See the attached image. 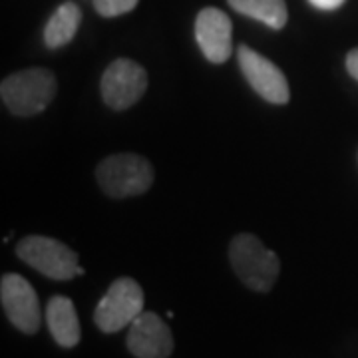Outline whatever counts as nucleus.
I'll use <instances>...</instances> for the list:
<instances>
[{
	"label": "nucleus",
	"mask_w": 358,
	"mask_h": 358,
	"mask_svg": "<svg viewBox=\"0 0 358 358\" xmlns=\"http://www.w3.org/2000/svg\"><path fill=\"white\" fill-rule=\"evenodd\" d=\"M231 267L245 287L268 293L281 273V261L267 245L251 233H239L229 245Z\"/></svg>",
	"instance_id": "obj_1"
},
{
	"label": "nucleus",
	"mask_w": 358,
	"mask_h": 358,
	"mask_svg": "<svg viewBox=\"0 0 358 358\" xmlns=\"http://www.w3.org/2000/svg\"><path fill=\"white\" fill-rule=\"evenodd\" d=\"M56 88V76L48 68H26L2 80L0 96L14 115L30 117L50 106Z\"/></svg>",
	"instance_id": "obj_2"
},
{
	"label": "nucleus",
	"mask_w": 358,
	"mask_h": 358,
	"mask_svg": "<svg viewBox=\"0 0 358 358\" xmlns=\"http://www.w3.org/2000/svg\"><path fill=\"white\" fill-rule=\"evenodd\" d=\"M96 179L110 197H134L145 193L154 183V167L138 154H115L100 162Z\"/></svg>",
	"instance_id": "obj_3"
},
{
	"label": "nucleus",
	"mask_w": 358,
	"mask_h": 358,
	"mask_svg": "<svg viewBox=\"0 0 358 358\" xmlns=\"http://www.w3.org/2000/svg\"><path fill=\"white\" fill-rule=\"evenodd\" d=\"M16 255L24 261L26 265L36 268L44 277L54 281H70L78 277V255L68 245L58 239L30 235L24 237L18 247Z\"/></svg>",
	"instance_id": "obj_4"
},
{
	"label": "nucleus",
	"mask_w": 358,
	"mask_h": 358,
	"mask_svg": "<svg viewBox=\"0 0 358 358\" xmlns=\"http://www.w3.org/2000/svg\"><path fill=\"white\" fill-rule=\"evenodd\" d=\"M143 313V291L129 277L115 279L94 310V322L102 333H117Z\"/></svg>",
	"instance_id": "obj_5"
},
{
	"label": "nucleus",
	"mask_w": 358,
	"mask_h": 358,
	"mask_svg": "<svg viewBox=\"0 0 358 358\" xmlns=\"http://www.w3.org/2000/svg\"><path fill=\"white\" fill-rule=\"evenodd\" d=\"M148 90V72L138 62L120 58L106 68L100 92L112 110H128L141 100Z\"/></svg>",
	"instance_id": "obj_6"
},
{
	"label": "nucleus",
	"mask_w": 358,
	"mask_h": 358,
	"mask_svg": "<svg viewBox=\"0 0 358 358\" xmlns=\"http://www.w3.org/2000/svg\"><path fill=\"white\" fill-rule=\"evenodd\" d=\"M0 301L8 320L24 334L38 333L40 303L34 287L24 277L8 273L0 281Z\"/></svg>",
	"instance_id": "obj_7"
},
{
	"label": "nucleus",
	"mask_w": 358,
	"mask_h": 358,
	"mask_svg": "<svg viewBox=\"0 0 358 358\" xmlns=\"http://www.w3.org/2000/svg\"><path fill=\"white\" fill-rule=\"evenodd\" d=\"M237 60H239V68H241L243 76L247 78V82L263 100L279 103V106L289 102L291 90H289V82L281 72V68H277L265 56H261L259 52L245 46V44L239 46Z\"/></svg>",
	"instance_id": "obj_8"
},
{
	"label": "nucleus",
	"mask_w": 358,
	"mask_h": 358,
	"mask_svg": "<svg viewBox=\"0 0 358 358\" xmlns=\"http://www.w3.org/2000/svg\"><path fill=\"white\" fill-rule=\"evenodd\" d=\"M126 345L136 358H167L173 352V336L159 315L143 310L129 324Z\"/></svg>",
	"instance_id": "obj_9"
},
{
	"label": "nucleus",
	"mask_w": 358,
	"mask_h": 358,
	"mask_svg": "<svg viewBox=\"0 0 358 358\" xmlns=\"http://www.w3.org/2000/svg\"><path fill=\"white\" fill-rule=\"evenodd\" d=\"M233 24L229 16L219 8H203L195 18V40L213 64H223L231 56Z\"/></svg>",
	"instance_id": "obj_10"
},
{
	"label": "nucleus",
	"mask_w": 358,
	"mask_h": 358,
	"mask_svg": "<svg viewBox=\"0 0 358 358\" xmlns=\"http://www.w3.org/2000/svg\"><path fill=\"white\" fill-rule=\"evenodd\" d=\"M46 322L54 341L62 348H74L80 343L82 338L80 320H78L76 307L68 296L64 294L52 296L46 305Z\"/></svg>",
	"instance_id": "obj_11"
},
{
	"label": "nucleus",
	"mask_w": 358,
	"mask_h": 358,
	"mask_svg": "<svg viewBox=\"0 0 358 358\" xmlns=\"http://www.w3.org/2000/svg\"><path fill=\"white\" fill-rule=\"evenodd\" d=\"M80 22H82L80 6L74 2H64L62 6L56 8V13L52 14L48 24L44 28V44L52 50L66 46L76 36Z\"/></svg>",
	"instance_id": "obj_12"
},
{
	"label": "nucleus",
	"mask_w": 358,
	"mask_h": 358,
	"mask_svg": "<svg viewBox=\"0 0 358 358\" xmlns=\"http://www.w3.org/2000/svg\"><path fill=\"white\" fill-rule=\"evenodd\" d=\"M229 4L237 13L251 16L273 30H281L289 18L285 0H229Z\"/></svg>",
	"instance_id": "obj_13"
},
{
	"label": "nucleus",
	"mask_w": 358,
	"mask_h": 358,
	"mask_svg": "<svg viewBox=\"0 0 358 358\" xmlns=\"http://www.w3.org/2000/svg\"><path fill=\"white\" fill-rule=\"evenodd\" d=\"M92 2H94L96 13L106 18H114V16H122L134 10L140 0H92Z\"/></svg>",
	"instance_id": "obj_14"
},
{
	"label": "nucleus",
	"mask_w": 358,
	"mask_h": 358,
	"mask_svg": "<svg viewBox=\"0 0 358 358\" xmlns=\"http://www.w3.org/2000/svg\"><path fill=\"white\" fill-rule=\"evenodd\" d=\"M346 70L358 82V48L348 52V56H346Z\"/></svg>",
	"instance_id": "obj_15"
},
{
	"label": "nucleus",
	"mask_w": 358,
	"mask_h": 358,
	"mask_svg": "<svg viewBox=\"0 0 358 358\" xmlns=\"http://www.w3.org/2000/svg\"><path fill=\"white\" fill-rule=\"evenodd\" d=\"M315 8H320V10H336L338 6L345 4V0H308Z\"/></svg>",
	"instance_id": "obj_16"
}]
</instances>
